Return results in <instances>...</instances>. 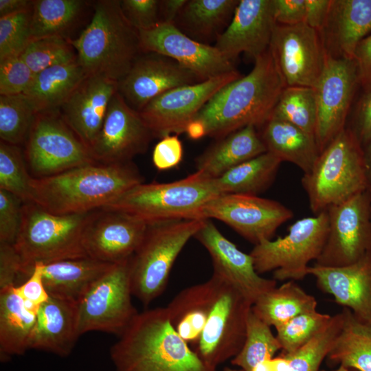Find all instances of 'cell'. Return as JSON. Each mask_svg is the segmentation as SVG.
Instances as JSON below:
<instances>
[{"label": "cell", "instance_id": "6da1fadb", "mask_svg": "<svg viewBox=\"0 0 371 371\" xmlns=\"http://www.w3.org/2000/svg\"><path fill=\"white\" fill-rule=\"evenodd\" d=\"M144 179L133 161L95 162L44 178H32L31 201L56 214L103 208Z\"/></svg>", "mask_w": 371, "mask_h": 371}, {"label": "cell", "instance_id": "7a4b0ae2", "mask_svg": "<svg viewBox=\"0 0 371 371\" xmlns=\"http://www.w3.org/2000/svg\"><path fill=\"white\" fill-rule=\"evenodd\" d=\"M284 87L268 49L247 75L218 90L194 120L202 123L205 136L216 139L247 126H263Z\"/></svg>", "mask_w": 371, "mask_h": 371}, {"label": "cell", "instance_id": "3957f363", "mask_svg": "<svg viewBox=\"0 0 371 371\" xmlns=\"http://www.w3.org/2000/svg\"><path fill=\"white\" fill-rule=\"evenodd\" d=\"M110 357L115 371H216L177 333L166 307L139 313Z\"/></svg>", "mask_w": 371, "mask_h": 371}, {"label": "cell", "instance_id": "277c9868", "mask_svg": "<svg viewBox=\"0 0 371 371\" xmlns=\"http://www.w3.org/2000/svg\"><path fill=\"white\" fill-rule=\"evenodd\" d=\"M93 10L89 24L69 42L87 76L99 75L118 82L142 53L139 31L125 17L120 1H98Z\"/></svg>", "mask_w": 371, "mask_h": 371}, {"label": "cell", "instance_id": "5b68a950", "mask_svg": "<svg viewBox=\"0 0 371 371\" xmlns=\"http://www.w3.org/2000/svg\"><path fill=\"white\" fill-rule=\"evenodd\" d=\"M221 194L215 179L196 171L172 182L139 183L103 208L126 213L147 224L200 219L204 205Z\"/></svg>", "mask_w": 371, "mask_h": 371}, {"label": "cell", "instance_id": "8992f818", "mask_svg": "<svg viewBox=\"0 0 371 371\" xmlns=\"http://www.w3.org/2000/svg\"><path fill=\"white\" fill-rule=\"evenodd\" d=\"M302 184L315 215L368 190L363 147L350 129L343 130L319 154Z\"/></svg>", "mask_w": 371, "mask_h": 371}, {"label": "cell", "instance_id": "52a82bcc", "mask_svg": "<svg viewBox=\"0 0 371 371\" xmlns=\"http://www.w3.org/2000/svg\"><path fill=\"white\" fill-rule=\"evenodd\" d=\"M91 212L60 215L33 202L23 203L21 225L13 245L23 276L28 278L36 263L88 257L82 235Z\"/></svg>", "mask_w": 371, "mask_h": 371}, {"label": "cell", "instance_id": "ba28073f", "mask_svg": "<svg viewBox=\"0 0 371 371\" xmlns=\"http://www.w3.org/2000/svg\"><path fill=\"white\" fill-rule=\"evenodd\" d=\"M204 219H183L148 224L144 237L129 260L133 295L144 306L167 286L171 269Z\"/></svg>", "mask_w": 371, "mask_h": 371}, {"label": "cell", "instance_id": "9c48e42d", "mask_svg": "<svg viewBox=\"0 0 371 371\" xmlns=\"http://www.w3.org/2000/svg\"><path fill=\"white\" fill-rule=\"evenodd\" d=\"M328 232L327 211L297 220L288 233L276 240H264L249 253L260 275L273 271L276 281L302 280L308 263L320 256Z\"/></svg>", "mask_w": 371, "mask_h": 371}, {"label": "cell", "instance_id": "30bf717a", "mask_svg": "<svg viewBox=\"0 0 371 371\" xmlns=\"http://www.w3.org/2000/svg\"><path fill=\"white\" fill-rule=\"evenodd\" d=\"M206 320L192 348L201 359L216 368L240 351L252 304L236 289L213 273Z\"/></svg>", "mask_w": 371, "mask_h": 371}, {"label": "cell", "instance_id": "8fae6325", "mask_svg": "<svg viewBox=\"0 0 371 371\" xmlns=\"http://www.w3.org/2000/svg\"><path fill=\"white\" fill-rule=\"evenodd\" d=\"M57 111L38 113L25 139L23 155L32 178L47 177L96 162Z\"/></svg>", "mask_w": 371, "mask_h": 371}, {"label": "cell", "instance_id": "7c38bea8", "mask_svg": "<svg viewBox=\"0 0 371 371\" xmlns=\"http://www.w3.org/2000/svg\"><path fill=\"white\" fill-rule=\"evenodd\" d=\"M130 258L113 264L76 303L80 335L90 331L120 335L139 313L131 300Z\"/></svg>", "mask_w": 371, "mask_h": 371}, {"label": "cell", "instance_id": "4fadbf2b", "mask_svg": "<svg viewBox=\"0 0 371 371\" xmlns=\"http://www.w3.org/2000/svg\"><path fill=\"white\" fill-rule=\"evenodd\" d=\"M269 50L285 87L314 88L328 56L319 32L306 23H276Z\"/></svg>", "mask_w": 371, "mask_h": 371}, {"label": "cell", "instance_id": "5bb4252c", "mask_svg": "<svg viewBox=\"0 0 371 371\" xmlns=\"http://www.w3.org/2000/svg\"><path fill=\"white\" fill-rule=\"evenodd\" d=\"M326 211L328 236L315 265L345 266L371 251V198L368 190Z\"/></svg>", "mask_w": 371, "mask_h": 371}, {"label": "cell", "instance_id": "9a60e30c", "mask_svg": "<svg viewBox=\"0 0 371 371\" xmlns=\"http://www.w3.org/2000/svg\"><path fill=\"white\" fill-rule=\"evenodd\" d=\"M293 216V211L274 200L254 195L225 194L207 203L200 219L215 218L256 245L271 240L278 228Z\"/></svg>", "mask_w": 371, "mask_h": 371}, {"label": "cell", "instance_id": "2e32d148", "mask_svg": "<svg viewBox=\"0 0 371 371\" xmlns=\"http://www.w3.org/2000/svg\"><path fill=\"white\" fill-rule=\"evenodd\" d=\"M241 76L236 70L174 88L151 100L139 113L154 137L163 138L172 133H184L188 124L218 90Z\"/></svg>", "mask_w": 371, "mask_h": 371}, {"label": "cell", "instance_id": "e0dca14e", "mask_svg": "<svg viewBox=\"0 0 371 371\" xmlns=\"http://www.w3.org/2000/svg\"><path fill=\"white\" fill-rule=\"evenodd\" d=\"M359 82L354 60L328 54L314 87L317 108L315 139L320 153L343 130Z\"/></svg>", "mask_w": 371, "mask_h": 371}, {"label": "cell", "instance_id": "ac0fdd59", "mask_svg": "<svg viewBox=\"0 0 371 371\" xmlns=\"http://www.w3.org/2000/svg\"><path fill=\"white\" fill-rule=\"evenodd\" d=\"M153 137L139 113L117 91L110 101L102 126L89 152L98 163L129 162L146 152Z\"/></svg>", "mask_w": 371, "mask_h": 371}, {"label": "cell", "instance_id": "d6986e66", "mask_svg": "<svg viewBox=\"0 0 371 371\" xmlns=\"http://www.w3.org/2000/svg\"><path fill=\"white\" fill-rule=\"evenodd\" d=\"M139 34L142 53L154 52L168 56L203 80L236 70L234 62L216 47L191 38L172 23H159Z\"/></svg>", "mask_w": 371, "mask_h": 371}, {"label": "cell", "instance_id": "ffe728a7", "mask_svg": "<svg viewBox=\"0 0 371 371\" xmlns=\"http://www.w3.org/2000/svg\"><path fill=\"white\" fill-rule=\"evenodd\" d=\"M148 224L126 213L106 208L93 211L86 223L82 245L87 256L116 264L128 260L141 244Z\"/></svg>", "mask_w": 371, "mask_h": 371}, {"label": "cell", "instance_id": "44dd1931", "mask_svg": "<svg viewBox=\"0 0 371 371\" xmlns=\"http://www.w3.org/2000/svg\"><path fill=\"white\" fill-rule=\"evenodd\" d=\"M194 238L207 250L213 273L236 289L252 305L260 296L276 286L277 281L258 273L250 254L243 252L225 237L210 219H204Z\"/></svg>", "mask_w": 371, "mask_h": 371}, {"label": "cell", "instance_id": "7402d4cb", "mask_svg": "<svg viewBox=\"0 0 371 371\" xmlns=\"http://www.w3.org/2000/svg\"><path fill=\"white\" fill-rule=\"evenodd\" d=\"M203 81L175 60L154 52L140 54L128 73L118 82V92L140 111L151 100L179 87Z\"/></svg>", "mask_w": 371, "mask_h": 371}, {"label": "cell", "instance_id": "603a6c76", "mask_svg": "<svg viewBox=\"0 0 371 371\" xmlns=\"http://www.w3.org/2000/svg\"><path fill=\"white\" fill-rule=\"evenodd\" d=\"M276 25L272 0H240L214 47L232 62L243 52L255 60L269 49Z\"/></svg>", "mask_w": 371, "mask_h": 371}, {"label": "cell", "instance_id": "cb8c5ba5", "mask_svg": "<svg viewBox=\"0 0 371 371\" xmlns=\"http://www.w3.org/2000/svg\"><path fill=\"white\" fill-rule=\"evenodd\" d=\"M317 287L359 320L371 324V251L341 267L308 266Z\"/></svg>", "mask_w": 371, "mask_h": 371}, {"label": "cell", "instance_id": "d4e9b609", "mask_svg": "<svg viewBox=\"0 0 371 371\" xmlns=\"http://www.w3.org/2000/svg\"><path fill=\"white\" fill-rule=\"evenodd\" d=\"M118 82L99 75H89L60 108L65 123L89 150L104 123Z\"/></svg>", "mask_w": 371, "mask_h": 371}, {"label": "cell", "instance_id": "484cf974", "mask_svg": "<svg viewBox=\"0 0 371 371\" xmlns=\"http://www.w3.org/2000/svg\"><path fill=\"white\" fill-rule=\"evenodd\" d=\"M371 31V0H331L319 32L327 53L354 60L358 44Z\"/></svg>", "mask_w": 371, "mask_h": 371}, {"label": "cell", "instance_id": "4316f807", "mask_svg": "<svg viewBox=\"0 0 371 371\" xmlns=\"http://www.w3.org/2000/svg\"><path fill=\"white\" fill-rule=\"evenodd\" d=\"M80 336L76 303L49 296L37 311L30 349L67 357Z\"/></svg>", "mask_w": 371, "mask_h": 371}, {"label": "cell", "instance_id": "83f0119b", "mask_svg": "<svg viewBox=\"0 0 371 371\" xmlns=\"http://www.w3.org/2000/svg\"><path fill=\"white\" fill-rule=\"evenodd\" d=\"M267 152L255 126H247L217 140L195 159L196 171L216 179L234 167Z\"/></svg>", "mask_w": 371, "mask_h": 371}, {"label": "cell", "instance_id": "f1b7e54d", "mask_svg": "<svg viewBox=\"0 0 371 371\" xmlns=\"http://www.w3.org/2000/svg\"><path fill=\"white\" fill-rule=\"evenodd\" d=\"M113 265L89 257L43 263L44 284L50 297L77 303Z\"/></svg>", "mask_w": 371, "mask_h": 371}, {"label": "cell", "instance_id": "f546056e", "mask_svg": "<svg viewBox=\"0 0 371 371\" xmlns=\"http://www.w3.org/2000/svg\"><path fill=\"white\" fill-rule=\"evenodd\" d=\"M37 311L18 295L15 286L0 289V359L8 361L30 349Z\"/></svg>", "mask_w": 371, "mask_h": 371}, {"label": "cell", "instance_id": "4dcf8cb0", "mask_svg": "<svg viewBox=\"0 0 371 371\" xmlns=\"http://www.w3.org/2000/svg\"><path fill=\"white\" fill-rule=\"evenodd\" d=\"M262 126L260 137L267 152L282 161L295 164L304 174L310 171L319 154L314 137L287 122L272 117Z\"/></svg>", "mask_w": 371, "mask_h": 371}, {"label": "cell", "instance_id": "1f68e13d", "mask_svg": "<svg viewBox=\"0 0 371 371\" xmlns=\"http://www.w3.org/2000/svg\"><path fill=\"white\" fill-rule=\"evenodd\" d=\"M239 0H188L174 25L191 38L207 44L229 24Z\"/></svg>", "mask_w": 371, "mask_h": 371}, {"label": "cell", "instance_id": "d6a6232c", "mask_svg": "<svg viewBox=\"0 0 371 371\" xmlns=\"http://www.w3.org/2000/svg\"><path fill=\"white\" fill-rule=\"evenodd\" d=\"M87 77L78 61L49 67L35 75L23 93L38 113L56 111Z\"/></svg>", "mask_w": 371, "mask_h": 371}, {"label": "cell", "instance_id": "836d02e7", "mask_svg": "<svg viewBox=\"0 0 371 371\" xmlns=\"http://www.w3.org/2000/svg\"><path fill=\"white\" fill-rule=\"evenodd\" d=\"M342 324L326 358L333 365L371 371V324L358 319L343 308Z\"/></svg>", "mask_w": 371, "mask_h": 371}, {"label": "cell", "instance_id": "e575fe53", "mask_svg": "<svg viewBox=\"0 0 371 371\" xmlns=\"http://www.w3.org/2000/svg\"><path fill=\"white\" fill-rule=\"evenodd\" d=\"M317 306L313 295L295 281L289 280L260 296L251 310L265 323L277 328L302 313L317 310Z\"/></svg>", "mask_w": 371, "mask_h": 371}, {"label": "cell", "instance_id": "d590c367", "mask_svg": "<svg viewBox=\"0 0 371 371\" xmlns=\"http://www.w3.org/2000/svg\"><path fill=\"white\" fill-rule=\"evenodd\" d=\"M282 162L267 151L215 179L216 186L221 194L258 196L272 184Z\"/></svg>", "mask_w": 371, "mask_h": 371}, {"label": "cell", "instance_id": "8d00e7d4", "mask_svg": "<svg viewBox=\"0 0 371 371\" xmlns=\"http://www.w3.org/2000/svg\"><path fill=\"white\" fill-rule=\"evenodd\" d=\"M81 0L34 1L30 23V41L47 37H65L84 6Z\"/></svg>", "mask_w": 371, "mask_h": 371}, {"label": "cell", "instance_id": "74e56055", "mask_svg": "<svg viewBox=\"0 0 371 371\" xmlns=\"http://www.w3.org/2000/svg\"><path fill=\"white\" fill-rule=\"evenodd\" d=\"M271 117L287 122L315 138L317 108L314 88L285 87Z\"/></svg>", "mask_w": 371, "mask_h": 371}, {"label": "cell", "instance_id": "f35d334b", "mask_svg": "<svg viewBox=\"0 0 371 371\" xmlns=\"http://www.w3.org/2000/svg\"><path fill=\"white\" fill-rule=\"evenodd\" d=\"M280 350L281 346L273 334L271 326L251 310L247 318L244 344L231 363L244 371H252L257 365L273 359Z\"/></svg>", "mask_w": 371, "mask_h": 371}, {"label": "cell", "instance_id": "ab89813d", "mask_svg": "<svg viewBox=\"0 0 371 371\" xmlns=\"http://www.w3.org/2000/svg\"><path fill=\"white\" fill-rule=\"evenodd\" d=\"M37 114L25 94L0 95L1 141L17 146L25 143Z\"/></svg>", "mask_w": 371, "mask_h": 371}, {"label": "cell", "instance_id": "60d3db41", "mask_svg": "<svg viewBox=\"0 0 371 371\" xmlns=\"http://www.w3.org/2000/svg\"><path fill=\"white\" fill-rule=\"evenodd\" d=\"M30 175L19 146L0 142V189L31 201Z\"/></svg>", "mask_w": 371, "mask_h": 371}, {"label": "cell", "instance_id": "b9f144b4", "mask_svg": "<svg viewBox=\"0 0 371 371\" xmlns=\"http://www.w3.org/2000/svg\"><path fill=\"white\" fill-rule=\"evenodd\" d=\"M342 324L339 312L310 342L291 354H282L288 360L289 371H318L337 337Z\"/></svg>", "mask_w": 371, "mask_h": 371}, {"label": "cell", "instance_id": "7bdbcfd3", "mask_svg": "<svg viewBox=\"0 0 371 371\" xmlns=\"http://www.w3.org/2000/svg\"><path fill=\"white\" fill-rule=\"evenodd\" d=\"M69 40L47 37L31 41L21 58L36 74L49 67L77 61V54Z\"/></svg>", "mask_w": 371, "mask_h": 371}, {"label": "cell", "instance_id": "ee69618b", "mask_svg": "<svg viewBox=\"0 0 371 371\" xmlns=\"http://www.w3.org/2000/svg\"><path fill=\"white\" fill-rule=\"evenodd\" d=\"M331 318L315 310L302 313L276 328L282 354H291L304 346L329 324Z\"/></svg>", "mask_w": 371, "mask_h": 371}, {"label": "cell", "instance_id": "f6af8a7d", "mask_svg": "<svg viewBox=\"0 0 371 371\" xmlns=\"http://www.w3.org/2000/svg\"><path fill=\"white\" fill-rule=\"evenodd\" d=\"M32 8L0 17V60L20 56L30 42Z\"/></svg>", "mask_w": 371, "mask_h": 371}, {"label": "cell", "instance_id": "bcb514c9", "mask_svg": "<svg viewBox=\"0 0 371 371\" xmlns=\"http://www.w3.org/2000/svg\"><path fill=\"white\" fill-rule=\"evenodd\" d=\"M34 76L35 74L20 56L0 60V95L23 93Z\"/></svg>", "mask_w": 371, "mask_h": 371}, {"label": "cell", "instance_id": "7dc6e473", "mask_svg": "<svg viewBox=\"0 0 371 371\" xmlns=\"http://www.w3.org/2000/svg\"><path fill=\"white\" fill-rule=\"evenodd\" d=\"M23 201L14 194L0 189V243L14 245L19 234Z\"/></svg>", "mask_w": 371, "mask_h": 371}, {"label": "cell", "instance_id": "c3c4849f", "mask_svg": "<svg viewBox=\"0 0 371 371\" xmlns=\"http://www.w3.org/2000/svg\"><path fill=\"white\" fill-rule=\"evenodd\" d=\"M120 5L126 19L139 32L160 23L159 0H122Z\"/></svg>", "mask_w": 371, "mask_h": 371}, {"label": "cell", "instance_id": "681fc988", "mask_svg": "<svg viewBox=\"0 0 371 371\" xmlns=\"http://www.w3.org/2000/svg\"><path fill=\"white\" fill-rule=\"evenodd\" d=\"M43 263H36L22 284L15 286L16 292L29 306L38 308L49 298L45 289L42 273Z\"/></svg>", "mask_w": 371, "mask_h": 371}, {"label": "cell", "instance_id": "f907efd6", "mask_svg": "<svg viewBox=\"0 0 371 371\" xmlns=\"http://www.w3.org/2000/svg\"><path fill=\"white\" fill-rule=\"evenodd\" d=\"M183 155V145L177 135L166 136L155 145L153 162L157 169L166 170L177 167Z\"/></svg>", "mask_w": 371, "mask_h": 371}, {"label": "cell", "instance_id": "816d5d0a", "mask_svg": "<svg viewBox=\"0 0 371 371\" xmlns=\"http://www.w3.org/2000/svg\"><path fill=\"white\" fill-rule=\"evenodd\" d=\"M23 276L21 258L12 244L0 243V289L16 286Z\"/></svg>", "mask_w": 371, "mask_h": 371}, {"label": "cell", "instance_id": "f5cc1de1", "mask_svg": "<svg viewBox=\"0 0 371 371\" xmlns=\"http://www.w3.org/2000/svg\"><path fill=\"white\" fill-rule=\"evenodd\" d=\"M276 23L292 25L304 23L305 0H272Z\"/></svg>", "mask_w": 371, "mask_h": 371}, {"label": "cell", "instance_id": "db71d44e", "mask_svg": "<svg viewBox=\"0 0 371 371\" xmlns=\"http://www.w3.org/2000/svg\"><path fill=\"white\" fill-rule=\"evenodd\" d=\"M350 130L362 147L371 138V91L366 92L359 101L354 126Z\"/></svg>", "mask_w": 371, "mask_h": 371}, {"label": "cell", "instance_id": "11a10c76", "mask_svg": "<svg viewBox=\"0 0 371 371\" xmlns=\"http://www.w3.org/2000/svg\"><path fill=\"white\" fill-rule=\"evenodd\" d=\"M359 82L366 92L371 91V35L365 37L357 45L354 56Z\"/></svg>", "mask_w": 371, "mask_h": 371}, {"label": "cell", "instance_id": "9f6ffc18", "mask_svg": "<svg viewBox=\"0 0 371 371\" xmlns=\"http://www.w3.org/2000/svg\"><path fill=\"white\" fill-rule=\"evenodd\" d=\"M331 0H305V21L308 26L321 32L327 20Z\"/></svg>", "mask_w": 371, "mask_h": 371}, {"label": "cell", "instance_id": "6f0895ef", "mask_svg": "<svg viewBox=\"0 0 371 371\" xmlns=\"http://www.w3.org/2000/svg\"><path fill=\"white\" fill-rule=\"evenodd\" d=\"M188 0H164L160 1V23L174 24L179 12Z\"/></svg>", "mask_w": 371, "mask_h": 371}, {"label": "cell", "instance_id": "680465c9", "mask_svg": "<svg viewBox=\"0 0 371 371\" xmlns=\"http://www.w3.org/2000/svg\"><path fill=\"white\" fill-rule=\"evenodd\" d=\"M33 4L30 0H0V17L30 10Z\"/></svg>", "mask_w": 371, "mask_h": 371}, {"label": "cell", "instance_id": "91938a15", "mask_svg": "<svg viewBox=\"0 0 371 371\" xmlns=\"http://www.w3.org/2000/svg\"><path fill=\"white\" fill-rule=\"evenodd\" d=\"M252 371H289L286 358L282 355L257 365Z\"/></svg>", "mask_w": 371, "mask_h": 371}, {"label": "cell", "instance_id": "94428289", "mask_svg": "<svg viewBox=\"0 0 371 371\" xmlns=\"http://www.w3.org/2000/svg\"><path fill=\"white\" fill-rule=\"evenodd\" d=\"M185 133L192 139H198L205 136V131L202 123L196 120H193L187 126Z\"/></svg>", "mask_w": 371, "mask_h": 371}, {"label": "cell", "instance_id": "6125c7cd", "mask_svg": "<svg viewBox=\"0 0 371 371\" xmlns=\"http://www.w3.org/2000/svg\"><path fill=\"white\" fill-rule=\"evenodd\" d=\"M363 150L370 188L371 187V138L363 147Z\"/></svg>", "mask_w": 371, "mask_h": 371}, {"label": "cell", "instance_id": "be15d7a7", "mask_svg": "<svg viewBox=\"0 0 371 371\" xmlns=\"http://www.w3.org/2000/svg\"><path fill=\"white\" fill-rule=\"evenodd\" d=\"M335 371H355V370H352V369H348V368H344L343 366H339V368L337 369Z\"/></svg>", "mask_w": 371, "mask_h": 371}, {"label": "cell", "instance_id": "e7e4bbea", "mask_svg": "<svg viewBox=\"0 0 371 371\" xmlns=\"http://www.w3.org/2000/svg\"><path fill=\"white\" fill-rule=\"evenodd\" d=\"M223 371H244L243 370L240 369V370H236V369H232V368H225L223 369Z\"/></svg>", "mask_w": 371, "mask_h": 371}, {"label": "cell", "instance_id": "03108f58", "mask_svg": "<svg viewBox=\"0 0 371 371\" xmlns=\"http://www.w3.org/2000/svg\"><path fill=\"white\" fill-rule=\"evenodd\" d=\"M368 192L371 198V187L368 190Z\"/></svg>", "mask_w": 371, "mask_h": 371}, {"label": "cell", "instance_id": "003e7915", "mask_svg": "<svg viewBox=\"0 0 371 371\" xmlns=\"http://www.w3.org/2000/svg\"><path fill=\"white\" fill-rule=\"evenodd\" d=\"M355 371H357V370H355Z\"/></svg>", "mask_w": 371, "mask_h": 371}]
</instances>
